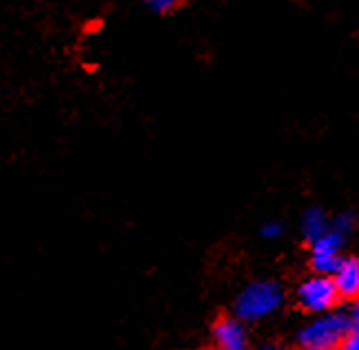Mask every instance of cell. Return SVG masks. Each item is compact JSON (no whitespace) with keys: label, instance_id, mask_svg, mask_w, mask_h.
I'll return each instance as SVG.
<instances>
[{"label":"cell","instance_id":"obj_1","mask_svg":"<svg viewBox=\"0 0 359 350\" xmlns=\"http://www.w3.org/2000/svg\"><path fill=\"white\" fill-rule=\"evenodd\" d=\"M285 304V289L276 280H252L247 282L233 299V313L247 324H260L276 315Z\"/></svg>","mask_w":359,"mask_h":350},{"label":"cell","instance_id":"obj_2","mask_svg":"<svg viewBox=\"0 0 359 350\" xmlns=\"http://www.w3.org/2000/svg\"><path fill=\"white\" fill-rule=\"evenodd\" d=\"M351 330L346 311H329L313 315L295 332V346L302 350H337Z\"/></svg>","mask_w":359,"mask_h":350},{"label":"cell","instance_id":"obj_3","mask_svg":"<svg viewBox=\"0 0 359 350\" xmlns=\"http://www.w3.org/2000/svg\"><path fill=\"white\" fill-rule=\"evenodd\" d=\"M341 302V295L337 291V284L333 276L313 274L304 278L295 286V304H298L309 315H320L335 311Z\"/></svg>","mask_w":359,"mask_h":350},{"label":"cell","instance_id":"obj_4","mask_svg":"<svg viewBox=\"0 0 359 350\" xmlns=\"http://www.w3.org/2000/svg\"><path fill=\"white\" fill-rule=\"evenodd\" d=\"M210 339L218 350H247L249 348V330L236 313L218 315L212 322Z\"/></svg>","mask_w":359,"mask_h":350},{"label":"cell","instance_id":"obj_5","mask_svg":"<svg viewBox=\"0 0 359 350\" xmlns=\"http://www.w3.org/2000/svg\"><path fill=\"white\" fill-rule=\"evenodd\" d=\"M341 299H357L359 297V256H344L339 269L333 276Z\"/></svg>","mask_w":359,"mask_h":350},{"label":"cell","instance_id":"obj_6","mask_svg":"<svg viewBox=\"0 0 359 350\" xmlns=\"http://www.w3.org/2000/svg\"><path fill=\"white\" fill-rule=\"evenodd\" d=\"M331 229V216L320 205H309L300 216V236L302 241L313 243L318 236Z\"/></svg>","mask_w":359,"mask_h":350},{"label":"cell","instance_id":"obj_7","mask_svg":"<svg viewBox=\"0 0 359 350\" xmlns=\"http://www.w3.org/2000/svg\"><path fill=\"white\" fill-rule=\"evenodd\" d=\"M346 241H348L346 234L331 227L329 231L318 236L313 243H309V247H311V253H341L346 247Z\"/></svg>","mask_w":359,"mask_h":350},{"label":"cell","instance_id":"obj_8","mask_svg":"<svg viewBox=\"0 0 359 350\" xmlns=\"http://www.w3.org/2000/svg\"><path fill=\"white\" fill-rule=\"evenodd\" d=\"M344 256L341 253H311L309 267L313 274H324V276H335Z\"/></svg>","mask_w":359,"mask_h":350},{"label":"cell","instance_id":"obj_9","mask_svg":"<svg viewBox=\"0 0 359 350\" xmlns=\"http://www.w3.org/2000/svg\"><path fill=\"white\" fill-rule=\"evenodd\" d=\"M357 225H359V216L353 210H341L335 216H331V227L341 234H346V236L353 234L357 229Z\"/></svg>","mask_w":359,"mask_h":350},{"label":"cell","instance_id":"obj_10","mask_svg":"<svg viewBox=\"0 0 359 350\" xmlns=\"http://www.w3.org/2000/svg\"><path fill=\"white\" fill-rule=\"evenodd\" d=\"M258 234H260V238L262 241H280L285 234H287V225L283 220H264L262 225H260V229H258Z\"/></svg>","mask_w":359,"mask_h":350},{"label":"cell","instance_id":"obj_11","mask_svg":"<svg viewBox=\"0 0 359 350\" xmlns=\"http://www.w3.org/2000/svg\"><path fill=\"white\" fill-rule=\"evenodd\" d=\"M144 3L152 13L168 15V13H175L183 5V0H144Z\"/></svg>","mask_w":359,"mask_h":350},{"label":"cell","instance_id":"obj_12","mask_svg":"<svg viewBox=\"0 0 359 350\" xmlns=\"http://www.w3.org/2000/svg\"><path fill=\"white\" fill-rule=\"evenodd\" d=\"M341 348H344V350H359V326H351Z\"/></svg>","mask_w":359,"mask_h":350},{"label":"cell","instance_id":"obj_13","mask_svg":"<svg viewBox=\"0 0 359 350\" xmlns=\"http://www.w3.org/2000/svg\"><path fill=\"white\" fill-rule=\"evenodd\" d=\"M346 315H348V320H351V326H359V297L348 302Z\"/></svg>","mask_w":359,"mask_h":350}]
</instances>
